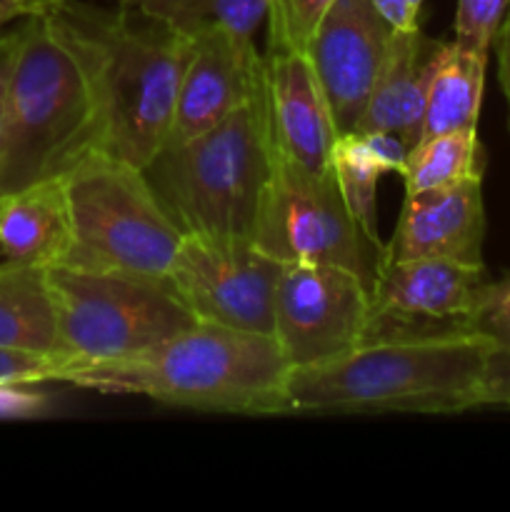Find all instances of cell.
Listing matches in <instances>:
<instances>
[{"label":"cell","instance_id":"7c38bea8","mask_svg":"<svg viewBox=\"0 0 510 512\" xmlns=\"http://www.w3.org/2000/svg\"><path fill=\"white\" fill-rule=\"evenodd\" d=\"M390 33L393 25L370 0H333L305 43L338 135L353 133L363 120Z\"/></svg>","mask_w":510,"mask_h":512},{"label":"cell","instance_id":"f1b7e54d","mask_svg":"<svg viewBox=\"0 0 510 512\" xmlns=\"http://www.w3.org/2000/svg\"><path fill=\"white\" fill-rule=\"evenodd\" d=\"M495 53H498V80L500 88H503L505 103H508V128H510V3L505 10L503 20H500V28L495 33Z\"/></svg>","mask_w":510,"mask_h":512},{"label":"cell","instance_id":"d4e9b609","mask_svg":"<svg viewBox=\"0 0 510 512\" xmlns=\"http://www.w3.org/2000/svg\"><path fill=\"white\" fill-rule=\"evenodd\" d=\"M510 0H458L455 35L460 45L490 53Z\"/></svg>","mask_w":510,"mask_h":512},{"label":"cell","instance_id":"e0dca14e","mask_svg":"<svg viewBox=\"0 0 510 512\" xmlns=\"http://www.w3.org/2000/svg\"><path fill=\"white\" fill-rule=\"evenodd\" d=\"M73 248L63 175L0 195V255L5 263L53 268Z\"/></svg>","mask_w":510,"mask_h":512},{"label":"cell","instance_id":"9a60e30c","mask_svg":"<svg viewBox=\"0 0 510 512\" xmlns=\"http://www.w3.org/2000/svg\"><path fill=\"white\" fill-rule=\"evenodd\" d=\"M263 65L275 148L293 163L325 173L338 133L308 55L298 48H268Z\"/></svg>","mask_w":510,"mask_h":512},{"label":"cell","instance_id":"1f68e13d","mask_svg":"<svg viewBox=\"0 0 510 512\" xmlns=\"http://www.w3.org/2000/svg\"><path fill=\"white\" fill-rule=\"evenodd\" d=\"M10 58H13V30L0 33V138H3V120H5V85H8Z\"/></svg>","mask_w":510,"mask_h":512},{"label":"cell","instance_id":"8992f818","mask_svg":"<svg viewBox=\"0 0 510 512\" xmlns=\"http://www.w3.org/2000/svg\"><path fill=\"white\" fill-rule=\"evenodd\" d=\"M73 248L63 265L168 285L183 230L160 203L145 170L93 150L63 175Z\"/></svg>","mask_w":510,"mask_h":512},{"label":"cell","instance_id":"836d02e7","mask_svg":"<svg viewBox=\"0 0 510 512\" xmlns=\"http://www.w3.org/2000/svg\"><path fill=\"white\" fill-rule=\"evenodd\" d=\"M40 3H43V5H45V10H50V8H53V5H55V3H58V0H40Z\"/></svg>","mask_w":510,"mask_h":512},{"label":"cell","instance_id":"7402d4cb","mask_svg":"<svg viewBox=\"0 0 510 512\" xmlns=\"http://www.w3.org/2000/svg\"><path fill=\"white\" fill-rule=\"evenodd\" d=\"M145 18H153L178 33L198 38L215 28L235 30L255 38V30L268 15V0H115Z\"/></svg>","mask_w":510,"mask_h":512},{"label":"cell","instance_id":"ac0fdd59","mask_svg":"<svg viewBox=\"0 0 510 512\" xmlns=\"http://www.w3.org/2000/svg\"><path fill=\"white\" fill-rule=\"evenodd\" d=\"M488 55L483 50L460 45L455 38L438 40L430 60L420 140L478 128Z\"/></svg>","mask_w":510,"mask_h":512},{"label":"cell","instance_id":"484cf974","mask_svg":"<svg viewBox=\"0 0 510 512\" xmlns=\"http://www.w3.org/2000/svg\"><path fill=\"white\" fill-rule=\"evenodd\" d=\"M63 363L43 355L0 348V383H58Z\"/></svg>","mask_w":510,"mask_h":512},{"label":"cell","instance_id":"277c9868","mask_svg":"<svg viewBox=\"0 0 510 512\" xmlns=\"http://www.w3.org/2000/svg\"><path fill=\"white\" fill-rule=\"evenodd\" d=\"M100 150V120L83 68L48 13L13 28L0 138V195L58 178Z\"/></svg>","mask_w":510,"mask_h":512},{"label":"cell","instance_id":"4316f807","mask_svg":"<svg viewBox=\"0 0 510 512\" xmlns=\"http://www.w3.org/2000/svg\"><path fill=\"white\" fill-rule=\"evenodd\" d=\"M48 395L35 383H0V420H30L48 413Z\"/></svg>","mask_w":510,"mask_h":512},{"label":"cell","instance_id":"4dcf8cb0","mask_svg":"<svg viewBox=\"0 0 510 512\" xmlns=\"http://www.w3.org/2000/svg\"><path fill=\"white\" fill-rule=\"evenodd\" d=\"M48 13L40 0H0V33L15 20H23L28 15Z\"/></svg>","mask_w":510,"mask_h":512},{"label":"cell","instance_id":"d6986e66","mask_svg":"<svg viewBox=\"0 0 510 512\" xmlns=\"http://www.w3.org/2000/svg\"><path fill=\"white\" fill-rule=\"evenodd\" d=\"M408 145L383 130H353L338 135L330 150V168L338 178L348 210L363 233L385 245L378 235V183L388 173H403Z\"/></svg>","mask_w":510,"mask_h":512},{"label":"cell","instance_id":"9c48e42d","mask_svg":"<svg viewBox=\"0 0 510 512\" xmlns=\"http://www.w3.org/2000/svg\"><path fill=\"white\" fill-rule=\"evenodd\" d=\"M283 263L250 238L185 233L168 288L198 323L273 335V303Z\"/></svg>","mask_w":510,"mask_h":512},{"label":"cell","instance_id":"8fae6325","mask_svg":"<svg viewBox=\"0 0 510 512\" xmlns=\"http://www.w3.org/2000/svg\"><path fill=\"white\" fill-rule=\"evenodd\" d=\"M370 288L335 265H283L273 303V335L290 368L328 363L360 345Z\"/></svg>","mask_w":510,"mask_h":512},{"label":"cell","instance_id":"f546056e","mask_svg":"<svg viewBox=\"0 0 510 512\" xmlns=\"http://www.w3.org/2000/svg\"><path fill=\"white\" fill-rule=\"evenodd\" d=\"M370 3L378 8V13L393 25V30L413 28V25H420V15H415L413 10L408 8L405 0H370Z\"/></svg>","mask_w":510,"mask_h":512},{"label":"cell","instance_id":"83f0119b","mask_svg":"<svg viewBox=\"0 0 510 512\" xmlns=\"http://www.w3.org/2000/svg\"><path fill=\"white\" fill-rule=\"evenodd\" d=\"M510 408V353L505 350H490L488 365H485L483 395L480 408Z\"/></svg>","mask_w":510,"mask_h":512},{"label":"cell","instance_id":"2e32d148","mask_svg":"<svg viewBox=\"0 0 510 512\" xmlns=\"http://www.w3.org/2000/svg\"><path fill=\"white\" fill-rule=\"evenodd\" d=\"M438 40L428 38L420 25L393 30L370 90L363 120L355 130H383L413 148L423 135L425 88L430 60Z\"/></svg>","mask_w":510,"mask_h":512},{"label":"cell","instance_id":"ba28073f","mask_svg":"<svg viewBox=\"0 0 510 512\" xmlns=\"http://www.w3.org/2000/svg\"><path fill=\"white\" fill-rule=\"evenodd\" d=\"M253 243L283 265L345 268L368 288L385 250L353 218L333 168L313 173L280 155L278 148Z\"/></svg>","mask_w":510,"mask_h":512},{"label":"cell","instance_id":"603a6c76","mask_svg":"<svg viewBox=\"0 0 510 512\" xmlns=\"http://www.w3.org/2000/svg\"><path fill=\"white\" fill-rule=\"evenodd\" d=\"M333 0H268V48H298L313 38Z\"/></svg>","mask_w":510,"mask_h":512},{"label":"cell","instance_id":"d6a6232c","mask_svg":"<svg viewBox=\"0 0 510 512\" xmlns=\"http://www.w3.org/2000/svg\"><path fill=\"white\" fill-rule=\"evenodd\" d=\"M405 3H408V8L413 10L415 15H420V10H423V3H425V0H405Z\"/></svg>","mask_w":510,"mask_h":512},{"label":"cell","instance_id":"30bf717a","mask_svg":"<svg viewBox=\"0 0 510 512\" xmlns=\"http://www.w3.org/2000/svg\"><path fill=\"white\" fill-rule=\"evenodd\" d=\"M488 280L485 263L380 258L360 345L473 333L470 315Z\"/></svg>","mask_w":510,"mask_h":512},{"label":"cell","instance_id":"52a82bcc","mask_svg":"<svg viewBox=\"0 0 510 512\" xmlns=\"http://www.w3.org/2000/svg\"><path fill=\"white\" fill-rule=\"evenodd\" d=\"M48 285L63 360L58 383L73 370L150 353L198 323L168 285L153 280L53 265Z\"/></svg>","mask_w":510,"mask_h":512},{"label":"cell","instance_id":"4fadbf2b","mask_svg":"<svg viewBox=\"0 0 510 512\" xmlns=\"http://www.w3.org/2000/svg\"><path fill=\"white\" fill-rule=\"evenodd\" d=\"M260 78L263 55L255 48V38L228 28H215L193 38L168 143L193 138L228 118L255 93Z\"/></svg>","mask_w":510,"mask_h":512},{"label":"cell","instance_id":"7a4b0ae2","mask_svg":"<svg viewBox=\"0 0 510 512\" xmlns=\"http://www.w3.org/2000/svg\"><path fill=\"white\" fill-rule=\"evenodd\" d=\"M290 370L275 335L195 323L150 353L73 370L63 383L205 413L285 415Z\"/></svg>","mask_w":510,"mask_h":512},{"label":"cell","instance_id":"3957f363","mask_svg":"<svg viewBox=\"0 0 510 512\" xmlns=\"http://www.w3.org/2000/svg\"><path fill=\"white\" fill-rule=\"evenodd\" d=\"M490 350L478 333L358 345L328 363L290 370L288 410L465 413L480 408Z\"/></svg>","mask_w":510,"mask_h":512},{"label":"cell","instance_id":"cb8c5ba5","mask_svg":"<svg viewBox=\"0 0 510 512\" xmlns=\"http://www.w3.org/2000/svg\"><path fill=\"white\" fill-rule=\"evenodd\" d=\"M470 330L488 340L493 350L510 353V270L483 285L470 315Z\"/></svg>","mask_w":510,"mask_h":512},{"label":"cell","instance_id":"ffe728a7","mask_svg":"<svg viewBox=\"0 0 510 512\" xmlns=\"http://www.w3.org/2000/svg\"><path fill=\"white\" fill-rule=\"evenodd\" d=\"M0 348L60 360L48 268L0 263Z\"/></svg>","mask_w":510,"mask_h":512},{"label":"cell","instance_id":"44dd1931","mask_svg":"<svg viewBox=\"0 0 510 512\" xmlns=\"http://www.w3.org/2000/svg\"><path fill=\"white\" fill-rule=\"evenodd\" d=\"M485 148L475 130H455V133L430 135L418 140L408 150L403 168L405 195L420 190L445 188L460 180L483 178Z\"/></svg>","mask_w":510,"mask_h":512},{"label":"cell","instance_id":"5bb4252c","mask_svg":"<svg viewBox=\"0 0 510 512\" xmlns=\"http://www.w3.org/2000/svg\"><path fill=\"white\" fill-rule=\"evenodd\" d=\"M483 240V178H470L445 188L405 195L398 225L385 243L383 258H438L480 265Z\"/></svg>","mask_w":510,"mask_h":512},{"label":"cell","instance_id":"5b68a950","mask_svg":"<svg viewBox=\"0 0 510 512\" xmlns=\"http://www.w3.org/2000/svg\"><path fill=\"white\" fill-rule=\"evenodd\" d=\"M273 165L263 65L260 85L238 110L193 138L163 145L143 170L183 233L253 240Z\"/></svg>","mask_w":510,"mask_h":512},{"label":"cell","instance_id":"6da1fadb","mask_svg":"<svg viewBox=\"0 0 510 512\" xmlns=\"http://www.w3.org/2000/svg\"><path fill=\"white\" fill-rule=\"evenodd\" d=\"M48 15L90 85L100 150L145 168L170 138L193 38L125 5L58 0Z\"/></svg>","mask_w":510,"mask_h":512}]
</instances>
